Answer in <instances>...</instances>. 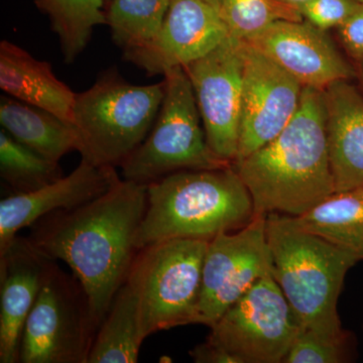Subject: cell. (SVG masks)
<instances>
[{"instance_id": "cell-19", "label": "cell", "mask_w": 363, "mask_h": 363, "mask_svg": "<svg viewBox=\"0 0 363 363\" xmlns=\"http://www.w3.org/2000/svg\"><path fill=\"white\" fill-rule=\"evenodd\" d=\"M0 123L14 140L51 161L59 162L68 152L82 150L74 124L13 97H1Z\"/></svg>"}, {"instance_id": "cell-31", "label": "cell", "mask_w": 363, "mask_h": 363, "mask_svg": "<svg viewBox=\"0 0 363 363\" xmlns=\"http://www.w3.org/2000/svg\"><path fill=\"white\" fill-rule=\"evenodd\" d=\"M279 1L289 4V6L297 7L298 9V7L305 4L306 2L310 1V0H279Z\"/></svg>"}, {"instance_id": "cell-22", "label": "cell", "mask_w": 363, "mask_h": 363, "mask_svg": "<svg viewBox=\"0 0 363 363\" xmlns=\"http://www.w3.org/2000/svg\"><path fill=\"white\" fill-rule=\"evenodd\" d=\"M105 0H35L47 14L52 30L58 35L67 64L73 63L84 51L93 28L106 25Z\"/></svg>"}, {"instance_id": "cell-21", "label": "cell", "mask_w": 363, "mask_h": 363, "mask_svg": "<svg viewBox=\"0 0 363 363\" xmlns=\"http://www.w3.org/2000/svg\"><path fill=\"white\" fill-rule=\"evenodd\" d=\"M293 219L301 228L363 260V187L334 192L317 206Z\"/></svg>"}, {"instance_id": "cell-24", "label": "cell", "mask_w": 363, "mask_h": 363, "mask_svg": "<svg viewBox=\"0 0 363 363\" xmlns=\"http://www.w3.org/2000/svg\"><path fill=\"white\" fill-rule=\"evenodd\" d=\"M0 175L14 194L32 192L64 176L58 162L28 149L4 130L0 133Z\"/></svg>"}, {"instance_id": "cell-8", "label": "cell", "mask_w": 363, "mask_h": 363, "mask_svg": "<svg viewBox=\"0 0 363 363\" xmlns=\"http://www.w3.org/2000/svg\"><path fill=\"white\" fill-rule=\"evenodd\" d=\"M98 326L75 276L52 260L21 335V363H88Z\"/></svg>"}, {"instance_id": "cell-17", "label": "cell", "mask_w": 363, "mask_h": 363, "mask_svg": "<svg viewBox=\"0 0 363 363\" xmlns=\"http://www.w3.org/2000/svg\"><path fill=\"white\" fill-rule=\"evenodd\" d=\"M324 93L335 192L363 187V93L350 80Z\"/></svg>"}, {"instance_id": "cell-12", "label": "cell", "mask_w": 363, "mask_h": 363, "mask_svg": "<svg viewBox=\"0 0 363 363\" xmlns=\"http://www.w3.org/2000/svg\"><path fill=\"white\" fill-rule=\"evenodd\" d=\"M303 89L290 74L245 42L240 145L234 164L271 142L288 125L298 111Z\"/></svg>"}, {"instance_id": "cell-25", "label": "cell", "mask_w": 363, "mask_h": 363, "mask_svg": "<svg viewBox=\"0 0 363 363\" xmlns=\"http://www.w3.org/2000/svg\"><path fill=\"white\" fill-rule=\"evenodd\" d=\"M218 13L231 35L245 42L276 21H304L297 7L279 0H219Z\"/></svg>"}, {"instance_id": "cell-23", "label": "cell", "mask_w": 363, "mask_h": 363, "mask_svg": "<svg viewBox=\"0 0 363 363\" xmlns=\"http://www.w3.org/2000/svg\"><path fill=\"white\" fill-rule=\"evenodd\" d=\"M171 0H109L106 25L124 52L150 44L164 25Z\"/></svg>"}, {"instance_id": "cell-2", "label": "cell", "mask_w": 363, "mask_h": 363, "mask_svg": "<svg viewBox=\"0 0 363 363\" xmlns=\"http://www.w3.org/2000/svg\"><path fill=\"white\" fill-rule=\"evenodd\" d=\"M233 166L250 191L255 214L301 216L333 194L324 90L304 87L288 125Z\"/></svg>"}, {"instance_id": "cell-15", "label": "cell", "mask_w": 363, "mask_h": 363, "mask_svg": "<svg viewBox=\"0 0 363 363\" xmlns=\"http://www.w3.org/2000/svg\"><path fill=\"white\" fill-rule=\"evenodd\" d=\"M119 180L116 167L99 166L81 160L68 176L28 193H18L0 202V255L18 233L47 215L70 210L96 199Z\"/></svg>"}, {"instance_id": "cell-4", "label": "cell", "mask_w": 363, "mask_h": 363, "mask_svg": "<svg viewBox=\"0 0 363 363\" xmlns=\"http://www.w3.org/2000/svg\"><path fill=\"white\" fill-rule=\"evenodd\" d=\"M272 278L303 328L335 335L344 330L337 304L352 252L301 228L292 216L267 215Z\"/></svg>"}, {"instance_id": "cell-28", "label": "cell", "mask_w": 363, "mask_h": 363, "mask_svg": "<svg viewBox=\"0 0 363 363\" xmlns=\"http://www.w3.org/2000/svg\"><path fill=\"white\" fill-rule=\"evenodd\" d=\"M338 37L353 61L363 58V4L360 2L347 20L339 26Z\"/></svg>"}, {"instance_id": "cell-32", "label": "cell", "mask_w": 363, "mask_h": 363, "mask_svg": "<svg viewBox=\"0 0 363 363\" xmlns=\"http://www.w3.org/2000/svg\"><path fill=\"white\" fill-rule=\"evenodd\" d=\"M202 1L206 2V4H209L212 7H214L217 11H218L219 9V0H202Z\"/></svg>"}, {"instance_id": "cell-13", "label": "cell", "mask_w": 363, "mask_h": 363, "mask_svg": "<svg viewBox=\"0 0 363 363\" xmlns=\"http://www.w3.org/2000/svg\"><path fill=\"white\" fill-rule=\"evenodd\" d=\"M218 11L202 0H171L164 25L150 44L124 52V59L150 76L186 67L230 35Z\"/></svg>"}, {"instance_id": "cell-14", "label": "cell", "mask_w": 363, "mask_h": 363, "mask_svg": "<svg viewBox=\"0 0 363 363\" xmlns=\"http://www.w3.org/2000/svg\"><path fill=\"white\" fill-rule=\"evenodd\" d=\"M303 87L325 90L355 78V69L325 30L306 21H279L248 40Z\"/></svg>"}, {"instance_id": "cell-16", "label": "cell", "mask_w": 363, "mask_h": 363, "mask_svg": "<svg viewBox=\"0 0 363 363\" xmlns=\"http://www.w3.org/2000/svg\"><path fill=\"white\" fill-rule=\"evenodd\" d=\"M52 260L16 236L0 255V362H20L21 335Z\"/></svg>"}, {"instance_id": "cell-9", "label": "cell", "mask_w": 363, "mask_h": 363, "mask_svg": "<svg viewBox=\"0 0 363 363\" xmlns=\"http://www.w3.org/2000/svg\"><path fill=\"white\" fill-rule=\"evenodd\" d=\"M302 328L277 281L267 277L223 313L207 339L238 363H279Z\"/></svg>"}, {"instance_id": "cell-30", "label": "cell", "mask_w": 363, "mask_h": 363, "mask_svg": "<svg viewBox=\"0 0 363 363\" xmlns=\"http://www.w3.org/2000/svg\"><path fill=\"white\" fill-rule=\"evenodd\" d=\"M355 69V78L359 83V89L363 93V58L357 60L353 64Z\"/></svg>"}, {"instance_id": "cell-1", "label": "cell", "mask_w": 363, "mask_h": 363, "mask_svg": "<svg viewBox=\"0 0 363 363\" xmlns=\"http://www.w3.org/2000/svg\"><path fill=\"white\" fill-rule=\"evenodd\" d=\"M147 198V184L119 179L96 199L47 215L32 226L28 240L70 267L98 328L138 255L135 240Z\"/></svg>"}, {"instance_id": "cell-7", "label": "cell", "mask_w": 363, "mask_h": 363, "mask_svg": "<svg viewBox=\"0 0 363 363\" xmlns=\"http://www.w3.org/2000/svg\"><path fill=\"white\" fill-rule=\"evenodd\" d=\"M208 243L191 238L167 240L136 255L130 274L138 286L145 338L156 332L199 324Z\"/></svg>"}, {"instance_id": "cell-5", "label": "cell", "mask_w": 363, "mask_h": 363, "mask_svg": "<svg viewBox=\"0 0 363 363\" xmlns=\"http://www.w3.org/2000/svg\"><path fill=\"white\" fill-rule=\"evenodd\" d=\"M164 94V81L133 85L111 72L89 89L76 93L73 123L82 143V159L121 166L149 135Z\"/></svg>"}, {"instance_id": "cell-20", "label": "cell", "mask_w": 363, "mask_h": 363, "mask_svg": "<svg viewBox=\"0 0 363 363\" xmlns=\"http://www.w3.org/2000/svg\"><path fill=\"white\" fill-rule=\"evenodd\" d=\"M140 296L128 274L98 328L88 363H135L145 341Z\"/></svg>"}, {"instance_id": "cell-33", "label": "cell", "mask_w": 363, "mask_h": 363, "mask_svg": "<svg viewBox=\"0 0 363 363\" xmlns=\"http://www.w3.org/2000/svg\"><path fill=\"white\" fill-rule=\"evenodd\" d=\"M357 1L362 2L363 4V0H357Z\"/></svg>"}, {"instance_id": "cell-27", "label": "cell", "mask_w": 363, "mask_h": 363, "mask_svg": "<svg viewBox=\"0 0 363 363\" xmlns=\"http://www.w3.org/2000/svg\"><path fill=\"white\" fill-rule=\"evenodd\" d=\"M359 4L357 0H310L298 11L303 20L328 32L342 25Z\"/></svg>"}, {"instance_id": "cell-18", "label": "cell", "mask_w": 363, "mask_h": 363, "mask_svg": "<svg viewBox=\"0 0 363 363\" xmlns=\"http://www.w3.org/2000/svg\"><path fill=\"white\" fill-rule=\"evenodd\" d=\"M0 88L9 97L74 124L76 93L56 77L48 62L6 40L0 43Z\"/></svg>"}, {"instance_id": "cell-34", "label": "cell", "mask_w": 363, "mask_h": 363, "mask_svg": "<svg viewBox=\"0 0 363 363\" xmlns=\"http://www.w3.org/2000/svg\"><path fill=\"white\" fill-rule=\"evenodd\" d=\"M105 1H106V0H105ZM108 1H109V0H108Z\"/></svg>"}, {"instance_id": "cell-6", "label": "cell", "mask_w": 363, "mask_h": 363, "mask_svg": "<svg viewBox=\"0 0 363 363\" xmlns=\"http://www.w3.org/2000/svg\"><path fill=\"white\" fill-rule=\"evenodd\" d=\"M164 94L149 135L121 164L124 180L150 184L187 169L233 166L208 145L192 84L182 67L164 74Z\"/></svg>"}, {"instance_id": "cell-26", "label": "cell", "mask_w": 363, "mask_h": 363, "mask_svg": "<svg viewBox=\"0 0 363 363\" xmlns=\"http://www.w3.org/2000/svg\"><path fill=\"white\" fill-rule=\"evenodd\" d=\"M354 334L344 330L335 335L302 328L284 363H343L354 360Z\"/></svg>"}, {"instance_id": "cell-11", "label": "cell", "mask_w": 363, "mask_h": 363, "mask_svg": "<svg viewBox=\"0 0 363 363\" xmlns=\"http://www.w3.org/2000/svg\"><path fill=\"white\" fill-rule=\"evenodd\" d=\"M245 40L230 35L184 67L192 84L208 145L234 164L240 145Z\"/></svg>"}, {"instance_id": "cell-29", "label": "cell", "mask_w": 363, "mask_h": 363, "mask_svg": "<svg viewBox=\"0 0 363 363\" xmlns=\"http://www.w3.org/2000/svg\"><path fill=\"white\" fill-rule=\"evenodd\" d=\"M189 355L197 363H238L223 347L208 339L189 351Z\"/></svg>"}, {"instance_id": "cell-10", "label": "cell", "mask_w": 363, "mask_h": 363, "mask_svg": "<svg viewBox=\"0 0 363 363\" xmlns=\"http://www.w3.org/2000/svg\"><path fill=\"white\" fill-rule=\"evenodd\" d=\"M272 277L267 215L209 241L203 264L199 324L213 327L223 313L259 279Z\"/></svg>"}, {"instance_id": "cell-3", "label": "cell", "mask_w": 363, "mask_h": 363, "mask_svg": "<svg viewBox=\"0 0 363 363\" xmlns=\"http://www.w3.org/2000/svg\"><path fill=\"white\" fill-rule=\"evenodd\" d=\"M253 216L252 196L234 166L176 172L147 184L135 248L182 238L210 241L247 226Z\"/></svg>"}]
</instances>
